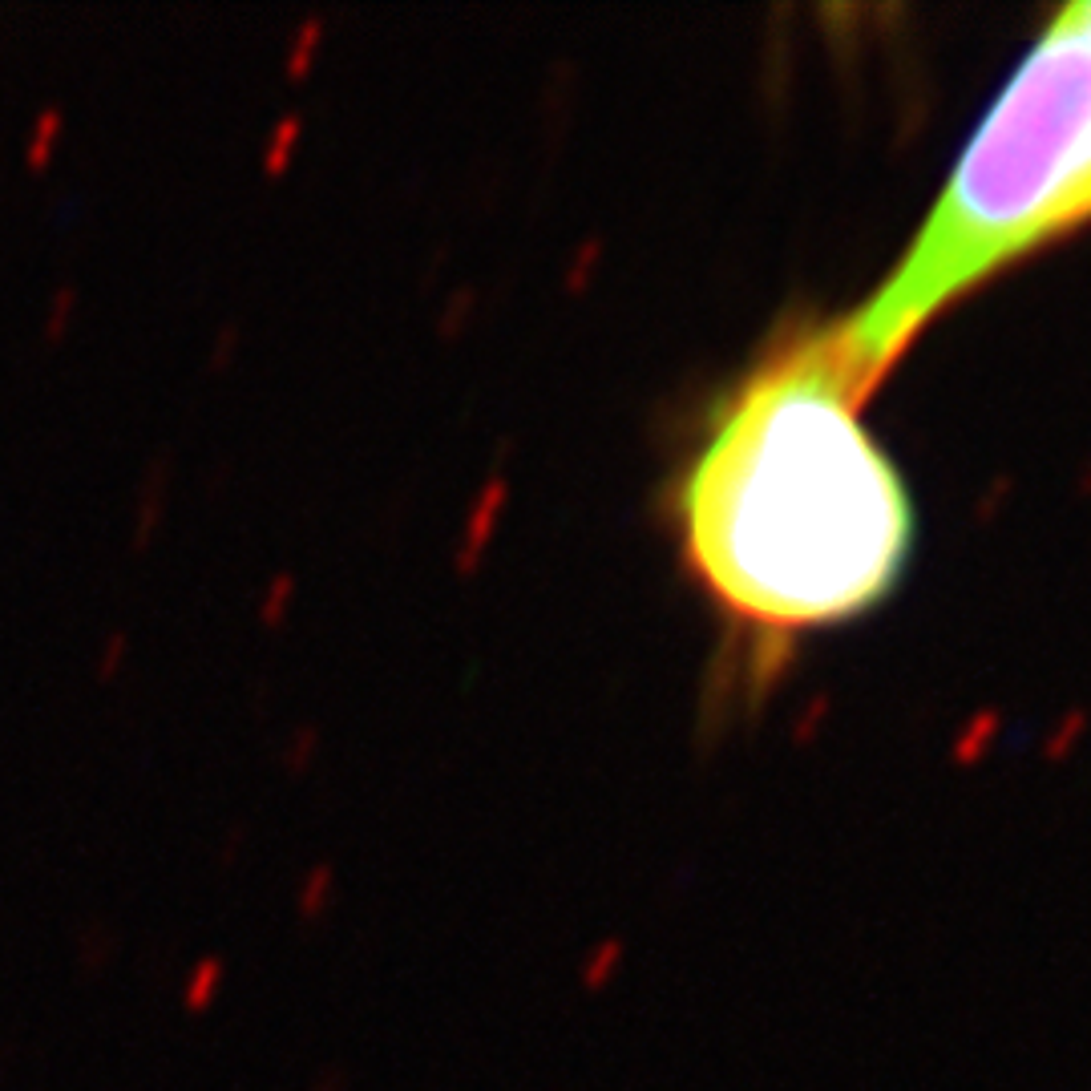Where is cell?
Segmentation results:
<instances>
[{"mask_svg": "<svg viewBox=\"0 0 1091 1091\" xmlns=\"http://www.w3.org/2000/svg\"><path fill=\"white\" fill-rule=\"evenodd\" d=\"M1091 219V5L1063 9L966 142L898 271L841 324L869 388L958 295Z\"/></svg>", "mask_w": 1091, "mask_h": 1091, "instance_id": "cell-2", "label": "cell"}, {"mask_svg": "<svg viewBox=\"0 0 1091 1091\" xmlns=\"http://www.w3.org/2000/svg\"><path fill=\"white\" fill-rule=\"evenodd\" d=\"M295 134H300V126H295V122H283V126H279V146H271V166H283V154H287V146L295 142Z\"/></svg>", "mask_w": 1091, "mask_h": 1091, "instance_id": "cell-3", "label": "cell"}, {"mask_svg": "<svg viewBox=\"0 0 1091 1091\" xmlns=\"http://www.w3.org/2000/svg\"><path fill=\"white\" fill-rule=\"evenodd\" d=\"M869 380L841 324L760 364L679 485L687 554L716 599L772 631L853 619L894 590L910 493L857 417Z\"/></svg>", "mask_w": 1091, "mask_h": 1091, "instance_id": "cell-1", "label": "cell"}]
</instances>
